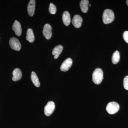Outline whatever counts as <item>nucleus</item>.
Here are the masks:
<instances>
[{
  "label": "nucleus",
  "instance_id": "f257e3e1",
  "mask_svg": "<svg viewBox=\"0 0 128 128\" xmlns=\"http://www.w3.org/2000/svg\"><path fill=\"white\" fill-rule=\"evenodd\" d=\"M114 12L110 9H105L102 14V20L105 24L112 23L114 20Z\"/></svg>",
  "mask_w": 128,
  "mask_h": 128
},
{
  "label": "nucleus",
  "instance_id": "f03ea898",
  "mask_svg": "<svg viewBox=\"0 0 128 128\" xmlns=\"http://www.w3.org/2000/svg\"><path fill=\"white\" fill-rule=\"evenodd\" d=\"M103 72L100 68H97L93 72L92 75V80L96 84H100L103 79Z\"/></svg>",
  "mask_w": 128,
  "mask_h": 128
},
{
  "label": "nucleus",
  "instance_id": "7ed1b4c3",
  "mask_svg": "<svg viewBox=\"0 0 128 128\" xmlns=\"http://www.w3.org/2000/svg\"><path fill=\"white\" fill-rule=\"evenodd\" d=\"M120 106L116 102H109L107 105L106 110L110 114L116 113L119 110Z\"/></svg>",
  "mask_w": 128,
  "mask_h": 128
},
{
  "label": "nucleus",
  "instance_id": "20e7f679",
  "mask_svg": "<svg viewBox=\"0 0 128 128\" xmlns=\"http://www.w3.org/2000/svg\"><path fill=\"white\" fill-rule=\"evenodd\" d=\"M55 108V104L52 101L48 102L44 108V114L46 116H50L54 111Z\"/></svg>",
  "mask_w": 128,
  "mask_h": 128
},
{
  "label": "nucleus",
  "instance_id": "39448f33",
  "mask_svg": "<svg viewBox=\"0 0 128 128\" xmlns=\"http://www.w3.org/2000/svg\"><path fill=\"white\" fill-rule=\"evenodd\" d=\"M9 45L12 49L18 51L20 50L22 46L20 41L16 38H12L9 40Z\"/></svg>",
  "mask_w": 128,
  "mask_h": 128
},
{
  "label": "nucleus",
  "instance_id": "423d86ee",
  "mask_svg": "<svg viewBox=\"0 0 128 128\" xmlns=\"http://www.w3.org/2000/svg\"><path fill=\"white\" fill-rule=\"evenodd\" d=\"M73 64L72 60L70 58H68L63 62L60 67L61 71L66 72L70 68Z\"/></svg>",
  "mask_w": 128,
  "mask_h": 128
},
{
  "label": "nucleus",
  "instance_id": "0eeeda50",
  "mask_svg": "<svg viewBox=\"0 0 128 128\" xmlns=\"http://www.w3.org/2000/svg\"><path fill=\"white\" fill-rule=\"evenodd\" d=\"M43 34L48 40L50 39L52 37V27L50 24H45L44 26L43 30Z\"/></svg>",
  "mask_w": 128,
  "mask_h": 128
},
{
  "label": "nucleus",
  "instance_id": "6e6552de",
  "mask_svg": "<svg viewBox=\"0 0 128 128\" xmlns=\"http://www.w3.org/2000/svg\"><path fill=\"white\" fill-rule=\"evenodd\" d=\"M82 22V18L80 15H76L73 17L72 23L74 27L79 28L81 26Z\"/></svg>",
  "mask_w": 128,
  "mask_h": 128
},
{
  "label": "nucleus",
  "instance_id": "1a4fd4ad",
  "mask_svg": "<svg viewBox=\"0 0 128 128\" xmlns=\"http://www.w3.org/2000/svg\"><path fill=\"white\" fill-rule=\"evenodd\" d=\"M12 28L17 36H21L22 33V27L18 21H15L12 26Z\"/></svg>",
  "mask_w": 128,
  "mask_h": 128
},
{
  "label": "nucleus",
  "instance_id": "9d476101",
  "mask_svg": "<svg viewBox=\"0 0 128 128\" xmlns=\"http://www.w3.org/2000/svg\"><path fill=\"white\" fill-rule=\"evenodd\" d=\"M12 80L16 82L20 80L22 77V73L21 70L18 68L14 69L12 72Z\"/></svg>",
  "mask_w": 128,
  "mask_h": 128
},
{
  "label": "nucleus",
  "instance_id": "9b49d317",
  "mask_svg": "<svg viewBox=\"0 0 128 128\" xmlns=\"http://www.w3.org/2000/svg\"><path fill=\"white\" fill-rule=\"evenodd\" d=\"M35 7V1L31 0L29 2L28 6V15L32 16L34 13Z\"/></svg>",
  "mask_w": 128,
  "mask_h": 128
},
{
  "label": "nucleus",
  "instance_id": "f8f14e48",
  "mask_svg": "<svg viewBox=\"0 0 128 128\" xmlns=\"http://www.w3.org/2000/svg\"><path fill=\"white\" fill-rule=\"evenodd\" d=\"M62 20L65 25L68 26L70 25L71 22L70 15L68 12H64L62 15Z\"/></svg>",
  "mask_w": 128,
  "mask_h": 128
},
{
  "label": "nucleus",
  "instance_id": "ddd939ff",
  "mask_svg": "<svg viewBox=\"0 0 128 128\" xmlns=\"http://www.w3.org/2000/svg\"><path fill=\"white\" fill-rule=\"evenodd\" d=\"M63 47L61 45H58L54 48L52 52L53 55L54 56V58H58L60 54L62 53L63 50Z\"/></svg>",
  "mask_w": 128,
  "mask_h": 128
},
{
  "label": "nucleus",
  "instance_id": "4468645a",
  "mask_svg": "<svg viewBox=\"0 0 128 128\" xmlns=\"http://www.w3.org/2000/svg\"><path fill=\"white\" fill-rule=\"evenodd\" d=\"M89 3V1L88 0H82L80 2V8L83 13H86L88 11Z\"/></svg>",
  "mask_w": 128,
  "mask_h": 128
},
{
  "label": "nucleus",
  "instance_id": "2eb2a0df",
  "mask_svg": "<svg viewBox=\"0 0 128 128\" xmlns=\"http://www.w3.org/2000/svg\"><path fill=\"white\" fill-rule=\"evenodd\" d=\"M31 80L34 86L37 87H39L40 86V82L36 74L34 72H32L31 74Z\"/></svg>",
  "mask_w": 128,
  "mask_h": 128
},
{
  "label": "nucleus",
  "instance_id": "dca6fc26",
  "mask_svg": "<svg viewBox=\"0 0 128 128\" xmlns=\"http://www.w3.org/2000/svg\"><path fill=\"white\" fill-rule=\"evenodd\" d=\"M26 39L30 42H34V36L33 30L31 28H28L27 30L26 36Z\"/></svg>",
  "mask_w": 128,
  "mask_h": 128
},
{
  "label": "nucleus",
  "instance_id": "f3484780",
  "mask_svg": "<svg viewBox=\"0 0 128 128\" xmlns=\"http://www.w3.org/2000/svg\"><path fill=\"white\" fill-rule=\"evenodd\" d=\"M120 60V54L118 50H116L113 54L112 57V62L113 64H116Z\"/></svg>",
  "mask_w": 128,
  "mask_h": 128
},
{
  "label": "nucleus",
  "instance_id": "a211bd4d",
  "mask_svg": "<svg viewBox=\"0 0 128 128\" xmlns=\"http://www.w3.org/2000/svg\"><path fill=\"white\" fill-rule=\"evenodd\" d=\"M48 10L49 12H50V14H55L57 11L56 6L52 3H50V4Z\"/></svg>",
  "mask_w": 128,
  "mask_h": 128
},
{
  "label": "nucleus",
  "instance_id": "6ab92c4d",
  "mask_svg": "<svg viewBox=\"0 0 128 128\" xmlns=\"http://www.w3.org/2000/svg\"><path fill=\"white\" fill-rule=\"evenodd\" d=\"M123 84L124 89L128 90V76H126L124 78Z\"/></svg>",
  "mask_w": 128,
  "mask_h": 128
},
{
  "label": "nucleus",
  "instance_id": "aec40b11",
  "mask_svg": "<svg viewBox=\"0 0 128 128\" xmlns=\"http://www.w3.org/2000/svg\"><path fill=\"white\" fill-rule=\"evenodd\" d=\"M124 39L127 43L128 44V31H125L123 34Z\"/></svg>",
  "mask_w": 128,
  "mask_h": 128
},
{
  "label": "nucleus",
  "instance_id": "412c9836",
  "mask_svg": "<svg viewBox=\"0 0 128 128\" xmlns=\"http://www.w3.org/2000/svg\"><path fill=\"white\" fill-rule=\"evenodd\" d=\"M126 3H127V4L128 6V0L126 1Z\"/></svg>",
  "mask_w": 128,
  "mask_h": 128
},
{
  "label": "nucleus",
  "instance_id": "4be33fe9",
  "mask_svg": "<svg viewBox=\"0 0 128 128\" xmlns=\"http://www.w3.org/2000/svg\"><path fill=\"white\" fill-rule=\"evenodd\" d=\"M89 6H91V4H89Z\"/></svg>",
  "mask_w": 128,
  "mask_h": 128
}]
</instances>
